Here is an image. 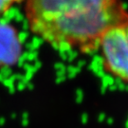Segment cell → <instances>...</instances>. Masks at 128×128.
<instances>
[{
    "mask_svg": "<svg viewBox=\"0 0 128 128\" xmlns=\"http://www.w3.org/2000/svg\"><path fill=\"white\" fill-rule=\"evenodd\" d=\"M22 51V43L16 28L0 23V68L17 63Z\"/></svg>",
    "mask_w": 128,
    "mask_h": 128,
    "instance_id": "obj_3",
    "label": "cell"
},
{
    "mask_svg": "<svg viewBox=\"0 0 128 128\" xmlns=\"http://www.w3.org/2000/svg\"><path fill=\"white\" fill-rule=\"evenodd\" d=\"M30 30L60 50H97L110 28L128 22L122 0H26Z\"/></svg>",
    "mask_w": 128,
    "mask_h": 128,
    "instance_id": "obj_1",
    "label": "cell"
},
{
    "mask_svg": "<svg viewBox=\"0 0 128 128\" xmlns=\"http://www.w3.org/2000/svg\"><path fill=\"white\" fill-rule=\"evenodd\" d=\"M23 0H0V16L8 12L14 5L18 4Z\"/></svg>",
    "mask_w": 128,
    "mask_h": 128,
    "instance_id": "obj_4",
    "label": "cell"
},
{
    "mask_svg": "<svg viewBox=\"0 0 128 128\" xmlns=\"http://www.w3.org/2000/svg\"><path fill=\"white\" fill-rule=\"evenodd\" d=\"M97 50L105 72L128 84V22L105 32Z\"/></svg>",
    "mask_w": 128,
    "mask_h": 128,
    "instance_id": "obj_2",
    "label": "cell"
}]
</instances>
